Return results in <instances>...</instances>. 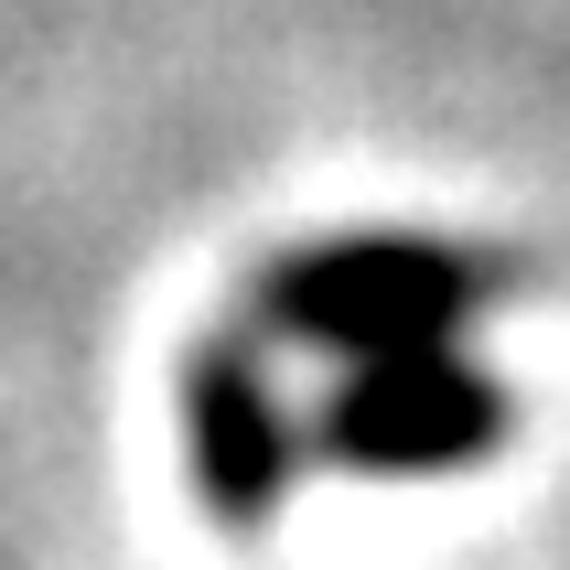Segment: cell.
<instances>
[{
	"mask_svg": "<svg viewBox=\"0 0 570 570\" xmlns=\"http://www.w3.org/2000/svg\"><path fill=\"white\" fill-rule=\"evenodd\" d=\"M507 387L463 366L452 345H410V355H355L345 387L323 399L313 442L355 474H452V463H484L507 442Z\"/></svg>",
	"mask_w": 570,
	"mask_h": 570,
	"instance_id": "obj_2",
	"label": "cell"
},
{
	"mask_svg": "<svg viewBox=\"0 0 570 570\" xmlns=\"http://www.w3.org/2000/svg\"><path fill=\"white\" fill-rule=\"evenodd\" d=\"M495 291H517L507 258L442 248V237H334V248H291L258 281V323L313 355H410L452 345Z\"/></svg>",
	"mask_w": 570,
	"mask_h": 570,
	"instance_id": "obj_1",
	"label": "cell"
},
{
	"mask_svg": "<svg viewBox=\"0 0 570 570\" xmlns=\"http://www.w3.org/2000/svg\"><path fill=\"white\" fill-rule=\"evenodd\" d=\"M184 442H194V484L216 507L226 539H258L281 517L291 474H302V420L281 410V387L258 366L248 334H205L184 366Z\"/></svg>",
	"mask_w": 570,
	"mask_h": 570,
	"instance_id": "obj_3",
	"label": "cell"
}]
</instances>
